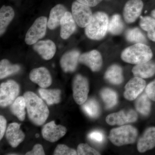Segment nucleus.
I'll return each mask as SVG.
<instances>
[{
  "instance_id": "1",
  "label": "nucleus",
  "mask_w": 155,
  "mask_h": 155,
  "mask_svg": "<svg viewBox=\"0 0 155 155\" xmlns=\"http://www.w3.org/2000/svg\"><path fill=\"white\" fill-rule=\"evenodd\" d=\"M23 97L31 122L36 126L43 125L49 115L47 106L41 98L32 92H26Z\"/></svg>"
},
{
  "instance_id": "2",
  "label": "nucleus",
  "mask_w": 155,
  "mask_h": 155,
  "mask_svg": "<svg viewBox=\"0 0 155 155\" xmlns=\"http://www.w3.org/2000/svg\"><path fill=\"white\" fill-rule=\"evenodd\" d=\"M152 57L150 48L143 43H136L126 48L121 54V58L123 61L136 65L150 61Z\"/></svg>"
},
{
  "instance_id": "3",
  "label": "nucleus",
  "mask_w": 155,
  "mask_h": 155,
  "mask_svg": "<svg viewBox=\"0 0 155 155\" xmlns=\"http://www.w3.org/2000/svg\"><path fill=\"white\" fill-rule=\"evenodd\" d=\"M109 21L107 15L104 12L95 13L91 21L85 27V33L87 36L95 40L104 38L108 31Z\"/></svg>"
},
{
  "instance_id": "4",
  "label": "nucleus",
  "mask_w": 155,
  "mask_h": 155,
  "mask_svg": "<svg viewBox=\"0 0 155 155\" xmlns=\"http://www.w3.org/2000/svg\"><path fill=\"white\" fill-rule=\"evenodd\" d=\"M137 135L138 131L135 127L126 125L112 129L109 139L113 144L120 147L134 143Z\"/></svg>"
},
{
  "instance_id": "5",
  "label": "nucleus",
  "mask_w": 155,
  "mask_h": 155,
  "mask_svg": "<svg viewBox=\"0 0 155 155\" xmlns=\"http://www.w3.org/2000/svg\"><path fill=\"white\" fill-rule=\"evenodd\" d=\"M19 87L14 80H9L1 84L0 86V105L6 107L11 105L18 97Z\"/></svg>"
},
{
  "instance_id": "6",
  "label": "nucleus",
  "mask_w": 155,
  "mask_h": 155,
  "mask_svg": "<svg viewBox=\"0 0 155 155\" xmlns=\"http://www.w3.org/2000/svg\"><path fill=\"white\" fill-rule=\"evenodd\" d=\"M48 19L45 17H38L29 28L25 37V42L28 45L36 43L42 38L46 32Z\"/></svg>"
},
{
  "instance_id": "7",
  "label": "nucleus",
  "mask_w": 155,
  "mask_h": 155,
  "mask_svg": "<svg viewBox=\"0 0 155 155\" xmlns=\"http://www.w3.org/2000/svg\"><path fill=\"white\" fill-rule=\"evenodd\" d=\"M73 96L78 104L83 105L87 100L89 88L86 78L80 74L75 75L72 82Z\"/></svg>"
},
{
  "instance_id": "8",
  "label": "nucleus",
  "mask_w": 155,
  "mask_h": 155,
  "mask_svg": "<svg viewBox=\"0 0 155 155\" xmlns=\"http://www.w3.org/2000/svg\"><path fill=\"white\" fill-rule=\"evenodd\" d=\"M72 11L76 24L81 28L86 27L92 19L93 15L90 7L78 2L73 3Z\"/></svg>"
},
{
  "instance_id": "9",
  "label": "nucleus",
  "mask_w": 155,
  "mask_h": 155,
  "mask_svg": "<svg viewBox=\"0 0 155 155\" xmlns=\"http://www.w3.org/2000/svg\"><path fill=\"white\" fill-rule=\"evenodd\" d=\"M138 116L135 111L132 110H122L110 114L106 118L107 124L111 125H122L135 122Z\"/></svg>"
},
{
  "instance_id": "10",
  "label": "nucleus",
  "mask_w": 155,
  "mask_h": 155,
  "mask_svg": "<svg viewBox=\"0 0 155 155\" xmlns=\"http://www.w3.org/2000/svg\"><path fill=\"white\" fill-rule=\"evenodd\" d=\"M67 132L66 127L56 125L54 121L47 123L42 129V135L45 140L51 143L55 142L64 136Z\"/></svg>"
},
{
  "instance_id": "11",
  "label": "nucleus",
  "mask_w": 155,
  "mask_h": 155,
  "mask_svg": "<svg viewBox=\"0 0 155 155\" xmlns=\"http://www.w3.org/2000/svg\"><path fill=\"white\" fill-rule=\"evenodd\" d=\"M145 81L140 78L135 77L129 81L125 86L124 96L128 101H133L138 97L145 88Z\"/></svg>"
},
{
  "instance_id": "12",
  "label": "nucleus",
  "mask_w": 155,
  "mask_h": 155,
  "mask_svg": "<svg viewBox=\"0 0 155 155\" xmlns=\"http://www.w3.org/2000/svg\"><path fill=\"white\" fill-rule=\"evenodd\" d=\"M143 6L141 0H129L125 4L123 11L125 22L128 23L135 22L141 14Z\"/></svg>"
},
{
  "instance_id": "13",
  "label": "nucleus",
  "mask_w": 155,
  "mask_h": 155,
  "mask_svg": "<svg viewBox=\"0 0 155 155\" xmlns=\"http://www.w3.org/2000/svg\"><path fill=\"white\" fill-rule=\"evenodd\" d=\"M29 77L31 81L38 84L41 88H47L51 86L52 82L49 71L44 67L32 69L30 72Z\"/></svg>"
},
{
  "instance_id": "14",
  "label": "nucleus",
  "mask_w": 155,
  "mask_h": 155,
  "mask_svg": "<svg viewBox=\"0 0 155 155\" xmlns=\"http://www.w3.org/2000/svg\"><path fill=\"white\" fill-rule=\"evenodd\" d=\"M79 62L86 65L93 72H98L102 66V58L99 52L92 50L81 55Z\"/></svg>"
},
{
  "instance_id": "15",
  "label": "nucleus",
  "mask_w": 155,
  "mask_h": 155,
  "mask_svg": "<svg viewBox=\"0 0 155 155\" xmlns=\"http://www.w3.org/2000/svg\"><path fill=\"white\" fill-rule=\"evenodd\" d=\"M80 52L76 50L69 51L64 54L60 60V64L65 72H73L77 68Z\"/></svg>"
},
{
  "instance_id": "16",
  "label": "nucleus",
  "mask_w": 155,
  "mask_h": 155,
  "mask_svg": "<svg viewBox=\"0 0 155 155\" xmlns=\"http://www.w3.org/2000/svg\"><path fill=\"white\" fill-rule=\"evenodd\" d=\"M33 48L43 59L46 61L51 59L54 56L56 52V45L51 40L37 42L33 45Z\"/></svg>"
},
{
  "instance_id": "17",
  "label": "nucleus",
  "mask_w": 155,
  "mask_h": 155,
  "mask_svg": "<svg viewBox=\"0 0 155 155\" xmlns=\"http://www.w3.org/2000/svg\"><path fill=\"white\" fill-rule=\"evenodd\" d=\"M18 123H11L6 130V137L9 144L13 147H16L24 140L25 135L20 129Z\"/></svg>"
},
{
  "instance_id": "18",
  "label": "nucleus",
  "mask_w": 155,
  "mask_h": 155,
  "mask_svg": "<svg viewBox=\"0 0 155 155\" xmlns=\"http://www.w3.org/2000/svg\"><path fill=\"white\" fill-rule=\"evenodd\" d=\"M155 147V127H149L139 139L137 148L140 153H144Z\"/></svg>"
},
{
  "instance_id": "19",
  "label": "nucleus",
  "mask_w": 155,
  "mask_h": 155,
  "mask_svg": "<svg viewBox=\"0 0 155 155\" xmlns=\"http://www.w3.org/2000/svg\"><path fill=\"white\" fill-rule=\"evenodd\" d=\"M76 22L72 14L67 11L61 21L60 35L63 39H67L75 32L76 28Z\"/></svg>"
},
{
  "instance_id": "20",
  "label": "nucleus",
  "mask_w": 155,
  "mask_h": 155,
  "mask_svg": "<svg viewBox=\"0 0 155 155\" xmlns=\"http://www.w3.org/2000/svg\"><path fill=\"white\" fill-rule=\"evenodd\" d=\"M66 8L63 5L59 4L54 7L50 11L48 21V27L54 30L60 25L61 19L67 12Z\"/></svg>"
},
{
  "instance_id": "21",
  "label": "nucleus",
  "mask_w": 155,
  "mask_h": 155,
  "mask_svg": "<svg viewBox=\"0 0 155 155\" xmlns=\"http://www.w3.org/2000/svg\"><path fill=\"white\" fill-rule=\"evenodd\" d=\"M132 72L135 77L142 78L152 77L155 74V62L150 61L143 64L136 65L133 67Z\"/></svg>"
},
{
  "instance_id": "22",
  "label": "nucleus",
  "mask_w": 155,
  "mask_h": 155,
  "mask_svg": "<svg viewBox=\"0 0 155 155\" xmlns=\"http://www.w3.org/2000/svg\"><path fill=\"white\" fill-rule=\"evenodd\" d=\"M104 78L112 84H121L123 81L122 68L116 64L112 65L109 67L105 73Z\"/></svg>"
},
{
  "instance_id": "23",
  "label": "nucleus",
  "mask_w": 155,
  "mask_h": 155,
  "mask_svg": "<svg viewBox=\"0 0 155 155\" xmlns=\"http://www.w3.org/2000/svg\"><path fill=\"white\" fill-rule=\"evenodd\" d=\"M14 9L9 6H3L0 10V35L5 33L7 27L14 19Z\"/></svg>"
},
{
  "instance_id": "24",
  "label": "nucleus",
  "mask_w": 155,
  "mask_h": 155,
  "mask_svg": "<svg viewBox=\"0 0 155 155\" xmlns=\"http://www.w3.org/2000/svg\"><path fill=\"white\" fill-rule=\"evenodd\" d=\"M38 91L42 98L49 105L58 104L61 101V91L60 90L41 88Z\"/></svg>"
},
{
  "instance_id": "25",
  "label": "nucleus",
  "mask_w": 155,
  "mask_h": 155,
  "mask_svg": "<svg viewBox=\"0 0 155 155\" xmlns=\"http://www.w3.org/2000/svg\"><path fill=\"white\" fill-rule=\"evenodd\" d=\"M26 103L24 97H18L11 105V110L12 114L17 116L19 120L23 121L25 119Z\"/></svg>"
},
{
  "instance_id": "26",
  "label": "nucleus",
  "mask_w": 155,
  "mask_h": 155,
  "mask_svg": "<svg viewBox=\"0 0 155 155\" xmlns=\"http://www.w3.org/2000/svg\"><path fill=\"white\" fill-rule=\"evenodd\" d=\"M101 96L107 109H111L116 105L118 101V95L116 91L109 88L103 89Z\"/></svg>"
},
{
  "instance_id": "27",
  "label": "nucleus",
  "mask_w": 155,
  "mask_h": 155,
  "mask_svg": "<svg viewBox=\"0 0 155 155\" xmlns=\"http://www.w3.org/2000/svg\"><path fill=\"white\" fill-rule=\"evenodd\" d=\"M20 69V66L17 64H11L7 59L2 60L0 62V78H5L15 74Z\"/></svg>"
},
{
  "instance_id": "28",
  "label": "nucleus",
  "mask_w": 155,
  "mask_h": 155,
  "mask_svg": "<svg viewBox=\"0 0 155 155\" xmlns=\"http://www.w3.org/2000/svg\"><path fill=\"white\" fill-rule=\"evenodd\" d=\"M140 25L147 32L149 38L155 42V19L150 17H141Z\"/></svg>"
},
{
  "instance_id": "29",
  "label": "nucleus",
  "mask_w": 155,
  "mask_h": 155,
  "mask_svg": "<svg viewBox=\"0 0 155 155\" xmlns=\"http://www.w3.org/2000/svg\"><path fill=\"white\" fill-rule=\"evenodd\" d=\"M137 110L143 116H147L151 110V102L150 99L146 94L139 97L135 102Z\"/></svg>"
},
{
  "instance_id": "30",
  "label": "nucleus",
  "mask_w": 155,
  "mask_h": 155,
  "mask_svg": "<svg viewBox=\"0 0 155 155\" xmlns=\"http://www.w3.org/2000/svg\"><path fill=\"white\" fill-rule=\"evenodd\" d=\"M124 28V24L120 15L118 14L113 15L109 21L108 31L114 35L122 33Z\"/></svg>"
},
{
  "instance_id": "31",
  "label": "nucleus",
  "mask_w": 155,
  "mask_h": 155,
  "mask_svg": "<svg viewBox=\"0 0 155 155\" xmlns=\"http://www.w3.org/2000/svg\"><path fill=\"white\" fill-rule=\"evenodd\" d=\"M82 109L84 112L91 118H96L99 115V104L96 100L94 99H91L85 102L82 106Z\"/></svg>"
},
{
  "instance_id": "32",
  "label": "nucleus",
  "mask_w": 155,
  "mask_h": 155,
  "mask_svg": "<svg viewBox=\"0 0 155 155\" xmlns=\"http://www.w3.org/2000/svg\"><path fill=\"white\" fill-rule=\"evenodd\" d=\"M126 39L128 41L136 43L145 44L147 40L144 35L138 28L129 29L126 33Z\"/></svg>"
},
{
  "instance_id": "33",
  "label": "nucleus",
  "mask_w": 155,
  "mask_h": 155,
  "mask_svg": "<svg viewBox=\"0 0 155 155\" xmlns=\"http://www.w3.org/2000/svg\"><path fill=\"white\" fill-rule=\"evenodd\" d=\"M78 155H100L101 154L96 150L92 148L87 143L78 145L77 149Z\"/></svg>"
},
{
  "instance_id": "34",
  "label": "nucleus",
  "mask_w": 155,
  "mask_h": 155,
  "mask_svg": "<svg viewBox=\"0 0 155 155\" xmlns=\"http://www.w3.org/2000/svg\"><path fill=\"white\" fill-rule=\"evenodd\" d=\"M54 155H76L77 152L75 150L70 148L64 144L57 146L54 153Z\"/></svg>"
},
{
  "instance_id": "35",
  "label": "nucleus",
  "mask_w": 155,
  "mask_h": 155,
  "mask_svg": "<svg viewBox=\"0 0 155 155\" xmlns=\"http://www.w3.org/2000/svg\"><path fill=\"white\" fill-rule=\"evenodd\" d=\"M88 137L92 141L99 143H102L104 140V134L98 130H95L91 132L88 134Z\"/></svg>"
},
{
  "instance_id": "36",
  "label": "nucleus",
  "mask_w": 155,
  "mask_h": 155,
  "mask_svg": "<svg viewBox=\"0 0 155 155\" xmlns=\"http://www.w3.org/2000/svg\"><path fill=\"white\" fill-rule=\"evenodd\" d=\"M145 92L150 99L155 101V79L147 85Z\"/></svg>"
},
{
  "instance_id": "37",
  "label": "nucleus",
  "mask_w": 155,
  "mask_h": 155,
  "mask_svg": "<svg viewBox=\"0 0 155 155\" xmlns=\"http://www.w3.org/2000/svg\"><path fill=\"white\" fill-rule=\"evenodd\" d=\"M44 150L42 145L39 144H37L34 146L31 151L25 153L26 155H45Z\"/></svg>"
},
{
  "instance_id": "38",
  "label": "nucleus",
  "mask_w": 155,
  "mask_h": 155,
  "mask_svg": "<svg viewBox=\"0 0 155 155\" xmlns=\"http://www.w3.org/2000/svg\"><path fill=\"white\" fill-rule=\"evenodd\" d=\"M7 120L3 116H0V139L2 140L6 131Z\"/></svg>"
},
{
  "instance_id": "39",
  "label": "nucleus",
  "mask_w": 155,
  "mask_h": 155,
  "mask_svg": "<svg viewBox=\"0 0 155 155\" xmlns=\"http://www.w3.org/2000/svg\"><path fill=\"white\" fill-rule=\"evenodd\" d=\"M102 1L103 0H77L78 2L89 7H95Z\"/></svg>"
},
{
  "instance_id": "40",
  "label": "nucleus",
  "mask_w": 155,
  "mask_h": 155,
  "mask_svg": "<svg viewBox=\"0 0 155 155\" xmlns=\"http://www.w3.org/2000/svg\"><path fill=\"white\" fill-rule=\"evenodd\" d=\"M152 16H153V17L155 19V9L154 10H153L151 12Z\"/></svg>"
},
{
  "instance_id": "41",
  "label": "nucleus",
  "mask_w": 155,
  "mask_h": 155,
  "mask_svg": "<svg viewBox=\"0 0 155 155\" xmlns=\"http://www.w3.org/2000/svg\"><path fill=\"white\" fill-rule=\"evenodd\" d=\"M39 136V135L38 134H36V137H38Z\"/></svg>"
}]
</instances>
